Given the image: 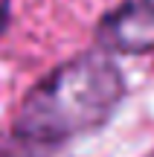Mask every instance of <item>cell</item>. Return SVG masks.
<instances>
[{
    "mask_svg": "<svg viewBox=\"0 0 154 157\" xmlns=\"http://www.w3.org/2000/svg\"><path fill=\"white\" fill-rule=\"evenodd\" d=\"M125 96L122 73L105 56L87 52L61 64L26 93L12 137L26 148H55L105 125Z\"/></svg>",
    "mask_w": 154,
    "mask_h": 157,
    "instance_id": "cell-1",
    "label": "cell"
},
{
    "mask_svg": "<svg viewBox=\"0 0 154 157\" xmlns=\"http://www.w3.org/2000/svg\"><path fill=\"white\" fill-rule=\"evenodd\" d=\"M96 41L105 50L125 56L154 50V0H122L102 17Z\"/></svg>",
    "mask_w": 154,
    "mask_h": 157,
    "instance_id": "cell-2",
    "label": "cell"
},
{
    "mask_svg": "<svg viewBox=\"0 0 154 157\" xmlns=\"http://www.w3.org/2000/svg\"><path fill=\"white\" fill-rule=\"evenodd\" d=\"M6 23H9V0H0V35H3Z\"/></svg>",
    "mask_w": 154,
    "mask_h": 157,
    "instance_id": "cell-3",
    "label": "cell"
}]
</instances>
